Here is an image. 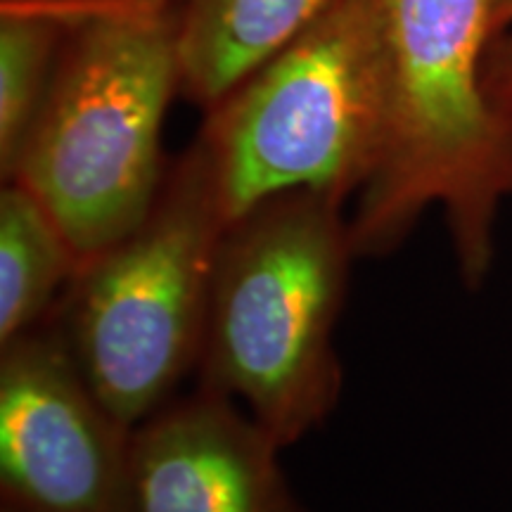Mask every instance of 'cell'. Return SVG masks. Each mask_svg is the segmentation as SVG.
<instances>
[{"label": "cell", "instance_id": "obj_2", "mask_svg": "<svg viewBox=\"0 0 512 512\" xmlns=\"http://www.w3.org/2000/svg\"><path fill=\"white\" fill-rule=\"evenodd\" d=\"M176 91L169 0H72L53 79L8 181L43 202L81 264L136 230L157 202Z\"/></svg>", "mask_w": 512, "mask_h": 512}, {"label": "cell", "instance_id": "obj_12", "mask_svg": "<svg viewBox=\"0 0 512 512\" xmlns=\"http://www.w3.org/2000/svg\"><path fill=\"white\" fill-rule=\"evenodd\" d=\"M512 27V0H491V36Z\"/></svg>", "mask_w": 512, "mask_h": 512}, {"label": "cell", "instance_id": "obj_9", "mask_svg": "<svg viewBox=\"0 0 512 512\" xmlns=\"http://www.w3.org/2000/svg\"><path fill=\"white\" fill-rule=\"evenodd\" d=\"M81 259L43 202L17 181L0 192V344L48 318Z\"/></svg>", "mask_w": 512, "mask_h": 512}, {"label": "cell", "instance_id": "obj_10", "mask_svg": "<svg viewBox=\"0 0 512 512\" xmlns=\"http://www.w3.org/2000/svg\"><path fill=\"white\" fill-rule=\"evenodd\" d=\"M72 0H3L0 8V171L8 181L67 34Z\"/></svg>", "mask_w": 512, "mask_h": 512}, {"label": "cell", "instance_id": "obj_7", "mask_svg": "<svg viewBox=\"0 0 512 512\" xmlns=\"http://www.w3.org/2000/svg\"><path fill=\"white\" fill-rule=\"evenodd\" d=\"M280 448L245 408L200 384L133 427L131 512H309Z\"/></svg>", "mask_w": 512, "mask_h": 512}, {"label": "cell", "instance_id": "obj_11", "mask_svg": "<svg viewBox=\"0 0 512 512\" xmlns=\"http://www.w3.org/2000/svg\"><path fill=\"white\" fill-rule=\"evenodd\" d=\"M486 91L496 105L512 112V27L491 38L484 60Z\"/></svg>", "mask_w": 512, "mask_h": 512}, {"label": "cell", "instance_id": "obj_8", "mask_svg": "<svg viewBox=\"0 0 512 512\" xmlns=\"http://www.w3.org/2000/svg\"><path fill=\"white\" fill-rule=\"evenodd\" d=\"M337 0H183L178 19L181 93L211 110Z\"/></svg>", "mask_w": 512, "mask_h": 512}, {"label": "cell", "instance_id": "obj_6", "mask_svg": "<svg viewBox=\"0 0 512 512\" xmlns=\"http://www.w3.org/2000/svg\"><path fill=\"white\" fill-rule=\"evenodd\" d=\"M131 437L55 320L0 344V494L17 512H131Z\"/></svg>", "mask_w": 512, "mask_h": 512}, {"label": "cell", "instance_id": "obj_4", "mask_svg": "<svg viewBox=\"0 0 512 512\" xmlns=\"http://www.w3.org/2000/svg\"><path fill=\"white\" fill-rule=\"evenodd\" d=\"M228 216L202 145L166 171L150 214L86 264L55 325L83 377L128 427L166 406L197 368Z\"/></svg>", "mask_w": 512, "mask_h": 512}, {"label": "cell", "instance_id": "obj_3", "mask_svg": "<svg viewBox=\"0 0 512 512\" xmlns=\"http://www.w3.org/2000/svg\"><path fill=\"white\" fill-rule=\"evenodd\" d=\"M344 202L294 190L228 223L197 370L240 401L280 446L335 411L342 363L335 330L356 259Z\"/></svg>", "mask_w": 512, "mask_h": 512}, {"label": "cell", "instance_id": "obj_1", "mask_svg": "<svg viewBox=\"0 0 512 512\" xmlns=\"http://www.w3.org/2000/svg\"><path fill=\"white\" fill-rule=\"evenodd\" d=\"M384 119L349 219L356 256L392 254L427 209L444 211L463 283L482 287L512 200V112L484 79L491 0H375Z\"/></svg>", "mask_w": 512, "mask_h": 512}, {"label": "cell", "instance_id": "obj_13", "mask_svg": "<svg viewBox=\"0 0 512 512\" xmlns=\"http://www.w3.org/2000/svg\"><path fill=\"white\" fill-rule=\"evenodd\" d=\"M0 512H17V510H12V508H5V505H3V508H0Z\"/></svg>", "mask_w": 512, "mask_h": 512}, {"label": "cell", "instance_id": "obj_5", "mask_svg": "<svg viewBox=\"0 0 512 512\" xmlns=\"http://www.w3.org/2000/svg\"><path fill=\"white\" fill-rule=\"evenodd\" d=\"M384 119L375 0H337L207 110L197 143L233 223L294 190L347 202L377 162Z\"/></svg>", "mask_w": 512, "mask_h": 512}]
</instances>
